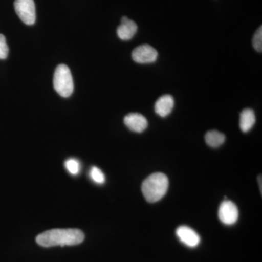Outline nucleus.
Wrapping results in <instances>:
<instances>
[{
	"label": "nucleus",
	"mask_w": 262,
	"mask_h": 262,
	"mask_svg": "<svg viewBox=\"0 0 262 262\" xmlns=\"http://www.w3.org/2000/svg\"><path fill=\"white\" fill-rule=\"evenodd\" d=\"M218 215L222 223L226 225H232L238 220V208L233 202L225 201L221 203Z\"/></svg>",
	"instance_id": "5"
},
{
	"label": "nucleus",
	"mask_w": 262,
	"mask_h": 262,
	"mask_svg": "<svg viewBox=\"0 0 262 262\" xmlns=\"http://www.w3.org/2000/svg\"><path fill=\"white\" fill-rule=\"evenodd\" d=\"M53 86L57 93L63 98L70 97L74 91L73 78L70 68L65 64L57 67L53 77Z\"/></svg>",
	"instance_id": "3"
},
{
	"label": "nucleus",
	"mask_w": 262,
	"mask_h": 262,
	"mask_svg": "<svg viewBox=\"0 0 262 262\" xmlns=\"http://www.w3.org/2000/svg\"><path fill=\"white\" fill-rule=\"evenodd\" d=\"M84 234L77 229H54L39 234L36 241L42 247L53 246H75L81 244Z\"/></svg>",
	"instance_id": "1"
},
{
	"label": "nucleus",
	"mask_w": 262,
	"mask_h": 262,
	"mask_svg": "<svg viewBox=\"0 0 262 262\" xmlns=\"http://www.w3.org/2000/svg\"><path fill=\"white\" fill-rule=\"evenodd\" d=\"M253 46L254 49L258 53L262 51V27L259 28L255 32L253 37Z\"/></svg>",
	"instance_id": "15"
},
{
	"label": "nucleus",
	"mask_w": 262,
	"mask_h": 262,
	"mask_svg": "<svg viewBox=\"0 0 262 262\" xmlns=\"http://www.w3.org/2000/svg\"><path fill=\"white\" fill-rule=\"evenodd\" d=\"M256 122L254 112L251 108H245L239 115V127L244 133L251 130Z\"/></svg>",
	"instance_id": "11"
},
{
	"label": "nucleus",
	"mask_w": 262,
	"mask_h": 262,
	"mask_svg": "<svg viewBox=\"0 0 262 262\" xmlns=\"http://www.w3.org/2000/svg\"><path fill=\"white\" fill-rule=\"evenodd\" d=\"M225 134L217 130H210L206 133L205 140L206 144L211 147L216 148L225 143Z\"/></svg>",
	"instance_id": "12"
},
{
	"label": "nucleus",
	"mask_w": 262,
	"mask_h": 262,
	"mask_svg": "<svg viewBox=\"0 0 262 262\" xmlns=\"http://www.w3.org/2000/svg\"><path fill=\"white\" fill-rule=\"evenodd\" d=\"M9 48L7 45L6 39L3 34H0V59L8 58Z\"/></svg>",
	"instance_id": "16"
},
{
	"label": "nucleus",
	"mask_w": 262,
	"mask_h": 262,
	"mask_svg": "<svg viewBox=\"0 0 262 262\" xmlns=\"http://www.w3.org/2000/svg\"><path fill=\"white\" fill-rule=\"evenodd\" d=\"M90 178L92 179L93 182L96 183L98 184H104L106 181V177L104 174L101 171V169L97 168V167L94 166L91 168L89 172Z\"/></svg>",
	"instance_id": "13"
},
{
	"label": "nucleus",
	"mask_w": 262,
	"mask_h": 262,
	"mask_svg": "<svg viewBox=\"0 0 262 262\" xmlns=\"http://www.w3.org/2000/svg\"><path fill=\"white\" fill-rule=\"evenodd\" d=\"M158 57V51L149 45L139 46L132 53L133 60L138 63H154Z\"/></svg>",
	"instance_id": "6"
},
{
	"label": "nucleus",
	"mask_w": 262,
	"mask_h": 262,
	"mask_svg": "<svg viewBox=\"0 0 262 262\" xmlns=\"http://www.w3.org/2000/svg\"><path fill=\"white\" fill-rule=\"evenodd\" d=\"M66 169L72 175L76 176L80 171V163L75 158H70L65 162Z\"/></svg>",
	"instance_id": "14"
},
{
	"label": "nucleus",
	"mask_w": 262,
	"mask_h": 262,
	"mask_svg": "<svg viewBox=\"0 0 262 262\" xmlns=\"http://www.w3.org/2000/svg\"><path fill=\"white\" fill-rule=\"evenodd\" d=\"M177 235L181 242L188 247H196L201 243V237L195 231L187 226H181L177 229Z\"/></svg>",
	"instance_id": "7"
},
{
	"label": "nucleus",
	"mask_w": 262,
	"mask_h": 262,
	"mask_svg": "<svg viewBox=\"0 0 262 262\" xmlns=\"http://www.w3.org/2000/svg\"><path fill=\"white\" fill-rule=\"evenodd\" d=\"M124 123L128 129L136 133H142L148 126V121L144 115L139 113H130L124 118Z\"/></svg>",
	"instance_id": "8"
},
{
	"label": "nucleus",
	"mask_w": 262,
	"mask_h": 262,
	"mask_svg": "<svg viewBox=\"0 0 262 262\" xmlns=\"http://www.w3.org/2000/svg\"><path fill=\"white\" fill-rule=\"evenodd\" d=\"M168 186V179L166 175L163 173H155L144 181L141 190L146 201L156 203L165 195Z\"/></svg>",
	"instance_id": "2"
},
{
	"label": "nucleus",
	"mask_w": 262,
	"mask_h": 262,
	"mask_svg": "<svg viewBox=\"0 0 262 262\" xmlns=\"http://www.w3.org/2000/svg\"><path fill=\"white\" fill-rule=\"evenodd\" d=\"M174 106L173 96L164 95L157 100L155 104V111L159 116L165 117L170 115Z\"/></svg>",
	"instance_id": "10"
},
{
	"label": "nucleus",
	"mask_w": 262,
	"mask_h": 262,
	"mask_svg": "<svg viewBox=\"0 0 262 262\" xmlns=\"http://www.w3.org/2000/svg\"><path fill=\"white\" fill-rule=\"evenodd\" d=\"M15 13L27 25H33L36 20L35 4L34 0H15Z\"/></svg>",
	"instance_id": "4"
},
{
	"label": "nucleus",
	"mask_w": 262,
	"mask_h": 262,
	"mask_svg": "<svg viewBox=\"0 0 262 262\" xmlns=\"http://www.w3.org/2000/svg\"><path fill=\"white\" fill-rule=\"evenodd\" d=\"M138 27L134 20L122 17L121 24L117 28V36L122 40H130L137 32Z\"/></svg>",
	"instance_id": "9"
}]
</instances>
